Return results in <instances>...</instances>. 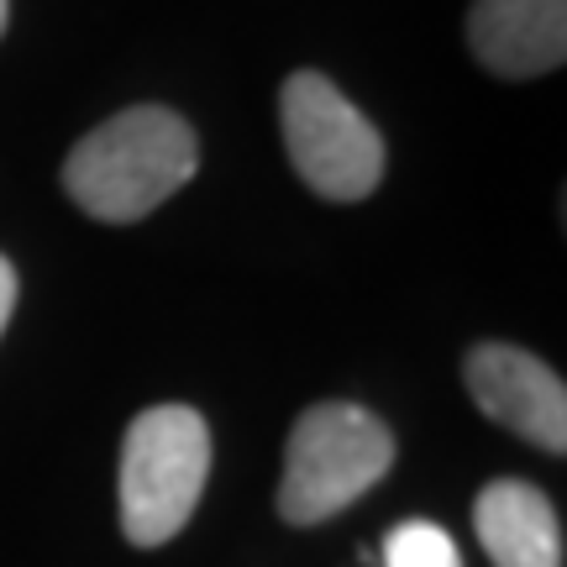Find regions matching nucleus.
Here are the masks:
<instances>
[{"label":"nucleus","mask_w":567,"mask_h":567,"mask_svg":"<svg viewBox=\"0 0 567 567\" xmlns=\"http://www.w3.org/2000/svg\"><path fill=\"white\" fill-rule=\"evenodd\" d=\"M200 168V137L168 105H126L63 158V189L84 216L132 226L174 200Z\"/></svg>","instance_id":"1"},{"label":"nucleus","mask_w":567,"mask_h":567,"mask_svg":"<svg viewBox=\"0 0 567 567\" xmlns=\"http://www.w3.org/2000/svg\"><path fill=\"white\" fill-rule=\"evenodd\" d=\"M394 463V436L373 410L352 400L310 405L289 425L279 478V515L289 526H321L358 505Z\"/></svg>","instance_id":"2"},{"label":"nucleus","mask_w":567,"mask_h":567,"mask_svg":"<svg viewBox=\"0 0 567 567\" xmlns=\"http://www.w3.org/2000/svg\"><path fill=\"white\" fill-rule=\"evenodd\" d=\"M210 478V425L195 405H153L122 436V530L132 547L174 542Z\"/></svg>","instance_id":"3"},{"label":"nucleus","mask_w":567,"mask_h":567,"mask_svg":"<svg viewBox=\"0 0 567 567\" xmlns=\"http://www.w3.org/2000/svg\"><path fill=\"white\" fill-rule=\"evenodd\" d=\"M284 153L321 200L358 205L384 179V137L321 69H295L279 90Z\"/></svg>","instance_id":"4"},{"label":"nucleus","mask_w":567,"mask_h":567,"mask_svg":"<svg viewBox=\"0 0 567 567\" xmlns=\"http://www.w3.org/2000/svg\"><path fill=\"white\" fill-rule=\"evenodd\" d=\"M463 384L473 405L551 457L567 452V389L557 368L515 342H478L463 358Z\"/></svg>","instance_id":"5"},{"label":"nucleus","mask_w":567,"mask_h":567,"mask_svg":"<svg viewBox=\"0 0 567 567\" xmlns=\"http://www.w3.org/2000/svg\"><path fill=\"white\" fill-rule=\"evenodd\" d=\"M467 48L499 80H542L567 59V0H473Z\"/></svg>","instance_id":"6"},{"label":"nucleus","mask_w":567,"mask_h":567,"mask_svg":"<svg viewBox=\"0 0 567 567\" xmlns=\"http://www.w3.org/2000/svg\"><path fill=\"white\" fill-rule=\"evenodd\" d=\"M478 547L494 567H563V520L557 505L526 478H494L473 505Z\"/></svg>","instance_id":"7"},{"label":"nucleus","mask_w":567,"mask_h":567,"mask_svg":"<svg viewBox=\"0 0 567 567\" xmlns=\"http://www.w3.org/2000/svg\"><path fill=\"white\" fill-rule=\"evenodd\" d=\"M384 567H463V551L436 520H400L384 536Z\"/></svg>","instance_id":"8"},{"label":"nucleus","mask_w":567,"mask_h":567,"mask_svg":"<svg viewBox=\"0 0 567 567\" xmlns=\"http://www.w3.org/2000/svg\"><path fill=\"white\" fill-rule=\"evenodd\" d=\"M11 310H17V268H11V258H0V337L11 326Z\"/></svg>","instance_id":"9"},{"label":"nucleus","mask_w":567,"mask_h":567,"mask_svg":"<svg viewBox=\"0 0 567 567\" xmlns=\"http://www.w3.org/2000/svg\"><path fill=\"white\" fill-rule=\"evenodd\" d=\"M6 27H11V0H0V38H6Z\"/></svg>","instance_id":"10"}]
</instances>
